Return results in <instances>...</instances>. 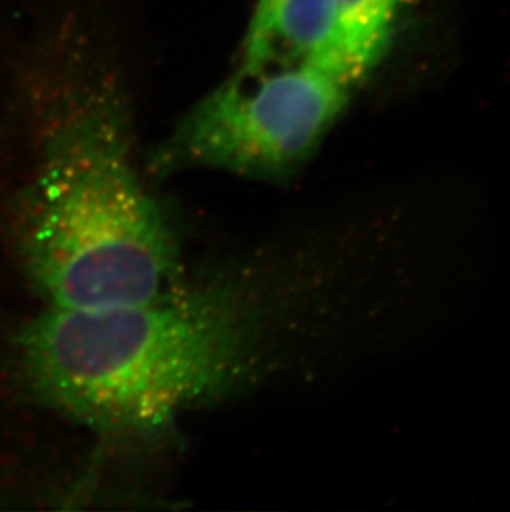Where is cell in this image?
<instances>
[{
    "label": "cell",
    "instance_id": "obj_2",
    "mask_svg": "<svg viewBox=\"0 0 510 512\" xmlns=\"http://www.w3.org/2000/svg\"><path fill=\"white\" fill-rule=\"evenodd\" d=\"M20 254L57 309L135 304L181 277L173 229L110 110L82 113L53 141L22 213Z\"/></svg>",
    "mask_w": 510,
    "mask_h": 512
},
{
    "label": "cell",
    "instance_id": "obj_3",
    "mask_svg": "<svg viewBox=\"0 0 510 512\" xmlns=\"http://www.w3.org/2000/svg\"><path fill=\"white\" fill-rule=\"evenodd\" d=\"M355 83L315 63L242 67L154 151V173L209 170L285 181L317 153Z\"/></svg>",
    "mask_w": 510,
    "mask_h": 512
},
{
    "label": "cell",
    "instance_id": "obj_5",
    "mask_svg": "<svg viewBox=\"0 0 510 512\" xmlns=\"http://www.w3.org/2000/svg\"><path fill=\"white\" fill-rule=\"evenodd\" d=\"M337 4L343 62L358 83L385 55L403 0H337Z\"/></svg>",
    "mask_w": 510,
    "mask_h": 512
},
{
    "label": "cell",
    "instance_id": "obj_1",
    "mask_svg": "<svg viewBox=\"0 0 510 512\" xmlns=\"http://www.w3.org/2000/svg\"><path fill=\"white\" fill-rule=\"evenodd\" d=\"M350 254H347V257ZM255 261L176 281L110 309L45 307L15 340L20 375L42 405L111 438L148 440L284 363L313 309L345 276Z\"/></svg>",
    "mask_w": 510,
    "mask_h": 512
},
{
    "label": "cell",
    "instance_id": "obj_4",
    "mask_svg": "<svg viewBox=\"0 0 510 512\" xmlns=\"http://www.w3.org/2000/svg\"><path fill=\"white\" fill-rule=\"evenodd\" d=\"M315 63L353 80L340 49L337 0H259L242 42V67Z\"/></svg>",
    "mask_w": 510,
    "mask_h": 512
}]
</instances>
